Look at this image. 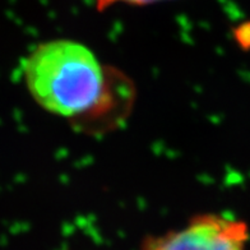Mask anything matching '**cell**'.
<instances>
[{
  "mask_svg": "<svg viewBox=\"0 0 250 250\" xmlns=\"http://www.w3.org/2000/svg\"><path fill=\"white\" fill-rule=\"evenodd\" d=\"M24 84L43 110L66 119H88L110 109L115 78L82 42L56 39L39 43L23 62Z\"/></svg>",
  "mask_w": 250,
  "mask_h": 250,
  "instance_id": "6da1fadb",
  "label": "cell"
},
{
  "mask_svg": "<svg viewBox=\"0 0 250 250\" xmlns=\"http://www.w3.org/2000/svg\"><path fill=\"white\" fill-rule=\"evenodd\" d=\"M249 239L245 221L227 214L202 213L176 230L147 237L142 250H245Z\"/></svg>",
  "mask_w": 250,
  "mask_h": 250,
  "instance_id": "7a4b0ae2",
  "label": "cell"
},
{
  "mask_svg": "<svg viewBox=\"0 0 250 250\" xmlns=\"http://www.w3.org/2000/svg\"><path fill=\"white\" fill-rule=\"evenodd\" d=\"M165 0H95L96 8L97 10L109 9L110 7L115 5V4H128V5H148V4L160 3Z\"/></svg>",
  "mask_w": 250,
  "mask_h": 250,
  "instance_id": "3957f363",
  "label": "cell"
},
{
  "mask_svg": "<svg viewBox=\"0 0 250 250\" xmlns=\"http://www.w3.org/2000/svg\"><path fill=\"white\" fill-rule=\"evenodd\" d=\"M237 37L243 43H250V23H245L237 30Z\"/></svg>",
  "mask_w": 250,
  "mask_h": 250,
  "instance_id": "277c9868",
  "label": "cell"
}]
</instances>
